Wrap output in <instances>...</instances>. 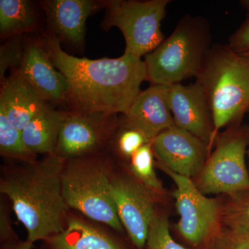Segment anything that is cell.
<instances>
[{
    "label": "cell",
    "mask_w": 249,
    "mask_h": 249,
    "mask_svg": "<svg viewBox=\"0 0 249 249\" xmlns=\"http://www.w3.org/2000/svg\"><path fill=\"white\" fill-rule=\"evenodd\" d=\"M49 104L18 70H11L1 83L0 110L19 130L22 131Z\"/></svg>",
    "instance_id": "16"
},
{
    "label": "cell",
    "mask_w": 249,
    "mask_h": 249,
    "mask_svg": "<svg viewBox=\"0 0 249 249\" xmlns=\"http://www.w3.org/2000/svg\"><path fill=\"white\" fill-rule=\"evenodd\" d=\"M248 154H249V150H248Z\"/></svg>",
    "instance_id": "30"
},
{
    "label": "cell",
    "mask_w": 249,
    "mask_h": 249,
    "mask_svg": "<svg viewBox=\"0 0 249 249\" xmlns=\"http://www.w3.org/2000/svg\"><path fill=\"white\" fill-rule=\"evenodd\" d=\"M33 244L29 241L20 240L11 243L1 244V249H32Z\"/></svg>",
    "instance_id": "29"
},
{
    "label": "cell",
    "mask_w": 249,
    "mask_h": 249,
    "mask_svg": "<svg viewBox=\"0 0 249 249\" xmlns=\"http://www.w3.org/2000/svg\"><path fill=\"white\" fill-rule=\"evenodd\" d=\"M18 70L47 102L64 106L68 83L53 65L43 36L26 37L24 58Z\"/></svg>",
    "instance_id": "13"
},
{
    "label": "cell",
    "mask_w": 249,
    "mask_h": 249,
    "mask_svg": "<svg viewBox=\"0 0 249 249\" xmlns=\"http://www.w3.org/2000/svg\"><path fill=\"white\" fill-rule=\"evenodd\" d=\"M41 249H125L111 232L70 212L65 229L42 242Z\"/></svg>",
    "instance_id": "17"
},
{
    "label": "cell",
    "mask_w": 249,
    "mask_h": 249,
    "mask_svg": "<svg viewBox=\"0 0 249 249\" xmlns=\"http://www.w3.org/2000/svg\"><path fill=\"white\" fill-rule=\"evenodd\" d=\"M168 101L175 125L213 146V116L203 85L196 80L189 85L175 84L168 88Z\"/></svg>",
    "instance_id": "11"
},
{
    "label": "cell",
    "mask_w": 249,
    "mask_h": 249,
    "mask_svg": "<svg viewBox=\"0 0 249 249\" xmlns=\"http://www.w3.org/2000/svg\"><path fill=\"white\" fill-rule=\"evenodd\" d=\"M10 209L6 201L1 199L0 203V241L1 244L11 243L19 240L11 226Z\"/></svg>",
    "instance_id": "27"
},
{
    "label": "cell",
    "mask_w": 249,
    "mask_h": 249,
    "mask_svg": "<svg viewBox=\"0 0 249 249\" xmlns=\"http://www.w3.org/2000/svg\"><path fill=\"white\" fill-rule=\"evenodd\" d=\"M228 45L236 53L249 56V14L229 37Z\"/></svg>",
    "instance_id": "26"
},
{
    "label": "cell",
    "mask_w": 249,
    "mask_h": 249,
    "mask_svg": "<svg viewBox=\"0 0 249 249\" xmlns=\"http://www.w3.org/2000/svg\"><path fill=\"white\" fill-rule=\"evenodd\" d=\"M39 27L40 13L35 2L29 0H0L1 40L36 32Z\"/></svg>",
    "instance_id": "19"
},
{
    "label": "cell",
    "mask_w": 249,
    "mask_h": 249,
    "mask_svg": "<svg viewBox=\"0 0 249 249\" xmlns=\"http://www.w3.org/2000/svg\"><path fill=\"white\" fill-rule=\"evenodd\" d=\"M249 144V125L229 127L218 134L214 150L206 160L195 183L203 194L236 196L249 191L245 157Z\"/></svg>",
    "instance_id": "7"
},
{
    "label": "cell",
    "mask_w": 249,
    "mask_h": 249,
    "mask_svg": "<svg viewBox=\"0 0 249 249\" xmlns=\"http://www.w3.org/2000/svg\"><path fill=\"white\" fill-rule=\"evenodd\" d=\"M26 36H13L0 47V83L4 81L8 70H18L22 65Z\"/></svg>",
    "instance_id": "23"
},
{
    "label": "cell",
    "mask_w": 249,
    "mask_h": 249,
    "mask_svg": "<svg viewBox=\"0 0 249 249\" xmlns=\"http://www.w3.org/2000/svg\"><path fill=\"white\" fill-rule=\"evenodd\" d=\"M40 5L47 18V32L80 48L85 42L88 18L104 9V0H45Z\"/></svg>",
    "instance_id": "14"
},
{
    "label": "cell",
    "mask_w": 249,
    "mask_h": 249,
    "mask_svg": "<svg viewBox=\"0 0 249 249\" xmlns=\"http://www.w3.org/2000/svg\"><path fill=\"white\" fill-rule=\"evenodd\" d=\"M0 155L9 162H31L38 156L28 148L23 140L22 131L12 125L0 110Z\"/></svg>",
    "instance_id": "21"
},
{
    "label": "cell",
    "mask_w": 249,
    "mask_h": 249,
    "mask_svg": "<svg viewBox=\"0 0 249 249\" xmlns=\"http://www.w3.org/2000/svg\"><path fill=\"white\" fill-rule=\"evenodd\" d=\"M146 247L147 249H187L173 240L168 218L157 212L150 225Z\"/></svg>",
    "instance_id": "24"
},
{
    "label": "cell",
    "mask_w": 249,
    "mask_h": 249,
    "mask_svg": "<svg viewBox=\"0 0 249 249\" xmlns=\"http://www.w3.org/2000/svg\"><path fill=\"white\" fill-rule=\"evenodd\" d=\"M168 88L150 85L141 91L125 114H121L150 142L163 131L175 127L168 101Z\"/></svg>",
    "instance_id": "15"
},
{
    "label": "cell",
    "mask_w": 249,
    "mask_h": 249,
    "mask_svg": "<svg viewBox=\"0 0 249 249\" xmlns=\"http://www.w3.org/2000/svg\"><path fill=\"white\" fill-rule=\"evenodd\" d=\"M53 65L66 78V110L125 114L147 80L145 62L129 54L91 60L64 52L61 41L42 34Z\"/></svg>",
    "instance_id": "1"
},
{
    "label": "cell",
    "mask_w": 249,
    "mask_h": 249,
    "mask_svg": "<svg viewBox=\"0 0 249 249\" xmlns=\"http://www.w3.org/2000/svg\"><path fill=\"white\" fill-rule=\"evenodd\" d=\"M196 80L206 90L215 139L221 129L240 124L249 108V56L228 44L213 45Z\"/></svg>",
    "instance_id": "3"
},
{
    "label": "cell",
    "mask_w": 249,
    "mask_h": 249,
    "mask_svg": "<svg viewBox=\"0 0 249 249\" xmlns=\"http://www.w3.org/2000/svg\"><path fill=\"white\" fill-rule=\"evenodd\" d=\"M63 159L56 154L1 165L0 193L27 231V241H45L66 227L71 209L62 191Z\"/></svg>",
    "instance_id": "2"
},
{
    "label": "cell",
    "mask_w": 249,
    "mask_h": 249,
    "mask_svg": "<svg viewBox=\"0 0 249 249\" xmlns=\"http://www.w3.org/2000/svg\"><path fill=\"white\" fill-rule=\"evenodd\" d=\"M115 163L109 152L65 160L62 185L70 209L121 232L124 229L109 189V176Z\"/></svg>",
    "instance_id": "5"
},
{
    "label": "cell",
    "mask_w": 249,
    "mask_h": 249,
    "mask_svg": "<svg viewBox=\"0 0 249 249\" xmlns=\"http://www.w3.org/2000/svg\"><path fill=\"white\" fill-rule=\"evenodd\" d=\"M248 112H249V109H248Z\"/></svg>",
    "instance_id": "31"
},
{
    "label": "cell",
    "mask_w": 249,
    "mask_h": 249,
    "mask_svg": "<svg viewBox=\"0 0 249 249\" xmlns=\"http://www.w3.org/2000/svg\"><path fill=\"white\" fill-rule=\"evenodd\" d=\"M227 222L232 232L249 234V191L234 196L227 209Z\"/></svg>",
    "instance_id": "25"
},
{
    "label": "cell",
    "mask_w": 249,
    "mask_h": 249,
    "mask_svg": "<svg viewBox=\"0 0 249 249\" xmlns=\"http://www.w3.org/2000/svg\"><path fill=\"white\" fill-rule=\"evenodd\" d=\"M147 142H150L146 137L120 114V122L109 148L111 155L129 162L134 154Z\"/></svg>",
    "instance_id": "22"
},
{
    "label": "cell",
    "mask_w": 249,
    "mask_h": 249,
    "mask_svg": "<svg viewBox=\"0 0 249 249\" xmlns=\"http://www.w3.org/2000/svg\"><path fill=\"white\" fill-rule=\"evenodd\" d=\"M117 162L109 176V189L118 216L129 239L138 249H144L157 211L156 196L129 172L119 170Z\"/></svg>",
    "instance_id": "9"
},
{
    "label": "cell",
    "mask_w": 249,
    "mask_h": 249,
    "mask_svg": "<svg viewBox=\"0 0 249 249\" xmlns=\"http://www.w3.org/2000/svg\"><path fill=\"white\" fill-rule=\"evenodd\" d=\"M212 46L209 20L186 15L173 33L144 56L147 81L171 86L187 78H197Z\"/></svg>",
    "instance_id": "4"
},
{
    "label": "cell",
    "mask_w": 249,
    "mask_h": 249,
    "mask_svg": "<svg viewBox=\"0 0 249 249\" xmlns=\"http://www.w3.org/2000/svg\"><path fill=\"white\" fill-rule=\"evenodd\" d=\"M155 165L171 178L176 184L174 196L180 216L178 231L192 245H199L217 222L219 203L216 199L205 196L191 178L173 173L160 162H156Z\"/></svg>",
    "instance_id": "10"
},
{
    "label": "cell",
    "mask_w": 249,
    "mask_h": 249,
    "mask_svg": "<svg viewBox=\"0 0 249 249\" xmlns=\"http://www.w3.org/2000/svg\"><path fill=\"white\" fill-rule=\"evenodd\" d=\"M119 122L120 114L67 111L55 154L69 160L109 152Z\"/></svg>",
    "instance_id": "8"
},
{
    "label": "cell",
    "mask_w": 249,
    "mask_h": 249,
    "mask_svg": "<svg viewBox=\"0 0 249 249\" xmlns=\"http://www.w3.org/2000/svg\"><path fill=\"white\" fill-rule=\"evenodd\" d=\"M151 143L157 161L188 178L199 175L209 157L204 142L177 126L163 131Z\"/></svg>",
    "instance_id": "12"
},
{
    "label": "cell",
    "mask_w": 249,
    "mask_h": 249,
    "mask_svg": "<svg viewBox=\"0 0 249 249\" xmlns=\"http://www.w3.org/2000/svg\"><path fill=\"white\" fill-rule=\"evenodd\" d=\"M170 0H104L101 27H116L125 41L124 53L142 59L164 40L161 22Z\"/></svg>",
    "instance_id": "6"
},
{
    "label": "cell",
    "mask_w": 249,
    "mask_h": 249,
    "mask_svg": "<svg viewBox=\"0 0 249 249\" xmlns=\"http://www.w3.org/2000/svg\"><path fill=\"white\" fill-rule=\"evenodd\" d=\"M155 158L151 142H147L131 157L127 169L139 183L156 196H159L165 191L156 175Z\"/></svg>",
    "instance_id": "20"
},
{
    "label": "cell",
    "mask_w": 249,
    "mask_h": 249,
    "mask_svg": "<svg viewBox=\"0 0 249 249\" xmlns=\"http://www.w3.org/2000/svg\"><path fill=\"white\" fill-rule=\"evenodd\" d=\"M230 249H249V234L232 232Z\"/></svg>",
    "instance_id": "28"
},
{
    "label": "cell",
    "mask_w": 249,
    "mask_h": 249,
    "mask_svg": "<svg viewBox=\"0 0 249 249\" xmlns=\"http://www.w3.org/2000/svg\"><path fill=\"white\" fill-rule=\"evenodd\" d=\"M67 114L66 109L60 110L52 104L39 112L22 130L28 148L37 156L55 153Z\"/></svg>",
    "instance_id": "18"
}]
</instances>
